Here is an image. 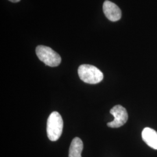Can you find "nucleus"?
<instances>
[{
	"mask_svg": "<svg viewBox=\"0 0 157 157\" xmlns=\"http://www.w3.org/2000/svg\"><path fill=\"white\" fill-rule=\"evenodd\" d=\"M63 122L61 115L56 111L52 112L47 119V133L52 141L58 140L62 135Z\"/></svg>",
	"mask_w": 157,
	"mask_h": 157,
	"instance_id": "f257e3e1",
	"label": "nucleus"
},
{
	"mask_svg": "<svg viewBox=\"0 0 157 157\" xmlns=\"http://www.w3.org/2000/svg\"><path fill=\"white\" fill-rule=\"evenodd\" d=\"M80 78L86 83L97 84L102 80L104 75L101 71L93 65L83 64L78 68Z\"/></svg>",
	"mask_w": 157,
	"mask_h": 157,
	"instance_id": "f03ea898",
	"label": "nucleus"
},
{
	"mask_svg": "<svg viewBox=\"0 0 157 157\" xmlns=\"http://www.w3.org/2000/svg\"><path fill=\"white\" fill-rule=\"evenodd\" d=\"M36 52L40 60L47 66L56 67L61 63L60 56L49 47L39 45L36 47Z\"/></svg>",
	"mask_w": 157,
	"mask_h": 157,
	"instance_id": "7ed1b4c3",
	"label": "nucleus"
},
{
	"mask_svg": "<svg viewBox=\"0 0 157 157\" xmlns=\"http://www.w3.org/2000/svg\"><path fill=\"white\" fill-rule=\"evenodd\" d=\"M110 113L114 117V120L108 122L107 126L111 128H118L126 123L128 114L125 108L121 105H115L110 110Z\"/></svg>",
	"mask_w": 157,
	"mask_h": 157,
	"instance_id": "20e7f679",
	"label": "nucleus"
},
{
	"mask_svg": "<svg viewBox=\"0 0 157 157\" xmlns=\"http://www.w3.org/2000/svg\"><path fill=\"white\" fill-rule=\"evenodd\" d=\"M103 11L107 18L112 22L118 21L122 17L120 8L115 4L108 0L104 2Z\"/></svg>",
	"mask_w": 157,
	"mask_h": 157,
	"instance_id": "39448f33",
	"label": "nucleus"
},
{
	"mask_svg": "<svg viewBox=\"0 0 157 157\" xmlns=\"http://www.w3.org/2000/svg\"><path fill=\"white\" fill-rule=\"evenodd\" d=\"M141 136L143 141L152 148L157 150V132L150 128L143 130Z\"/></svg>",
	"mask_w": 157,
	"mask_h": 157,
	"instance_id": "423d86ee",
	"label": "nucleus"
},
{
	"mask_svg": "<svg viewBox=\"0 0 157 157\" xmlns=\"http://www.w3.org/2000/svg\"><path fill=\"white\" fill-rule=\"evenodd\" d=\"M83 149V143L82 140L78 138H74L71 144L69 157H82V152Z\"/></svg>",
	"mask_w": 157,
	"mask_h": 157,
	"instance_id": "0eeeda50",
	"label": "nucleus"
},
{
	"mask_svg": "<svg viewBox=\"0 0 157 157\" xmlns=\"http://www.w3.org/2000/svg\"><path fill=\"white\" fill-rule=\"evenodd\" d=\"M9 1H10L12 2H17L20 1L21 0H9Z\"/></svg>",
	"mask_w": 157,
	"mask_h": 157,
	"instance_id": "6e6552de",
	"label": "nucleus"
}]
</instances>
